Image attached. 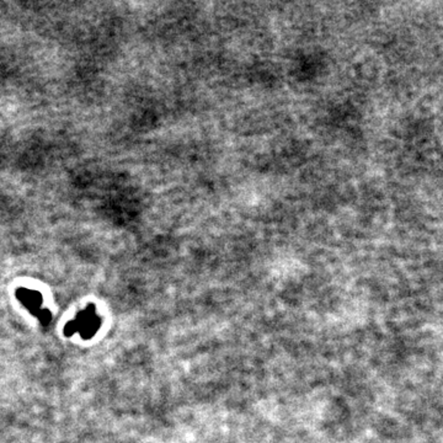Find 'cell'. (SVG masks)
<instances>
[{
	"label": "cell",
	"mask_w": 443,
	"mask_h": 443,
	"mask_svg": "<svg viewBox=\"0 0 443 443\" xmlns=\"http://www.w3.org/2000/svg\"><path fill=\"white\" fill-rule=\"evenodd\" d=\"M101 325V317L96 314L95 305L89 304L84 310H81L76 317L64 327L65 336H73L79 334L84 340L91 339L97 332Z\"/></svg>",
	"instance_id": "1"
},
{
	"label": "cell",
	"mask_w": 443,
	"mask_h": 443,
	"mask_svg": "<svg viewBox=\"0 0 443 443\" xmlns=\"http://www.w3.org/2000/svg\"><path fill=\"white\" fill-rule=\"evenodd\" d=\"M17 299L24 304V307L27 310H30L32 315L38 316L39 313L42 312V295L41 293L36 292L32 289H26V288H20L16 290Z\"/></svg>",
	"instance_id": "2"
},
{
	"label": "cell",
	"mask_w": 443,
	"mask_h": 443,
	"mask_svg": "<svg viewBox=\"0 0 443 443\" xmlns=\"http://www.w3.org/2000/svg\"><path fill=\"white\" fill-rule=\"evenodd\" d=\"M37 319H38L39 321H41L42 325H44V326H46V325H48L49 322H51V320H52L51 312H49L48 309H46V308H43V309H42V312L38 314V316H37Z\"/></svg>",
	"instance_id": "3"
}]
</instances>
